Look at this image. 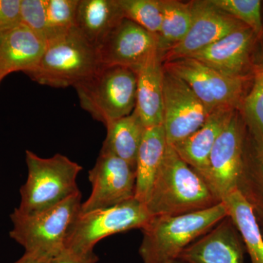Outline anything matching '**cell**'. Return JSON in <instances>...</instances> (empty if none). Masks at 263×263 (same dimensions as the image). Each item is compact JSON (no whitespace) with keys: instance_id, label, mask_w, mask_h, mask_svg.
<instances>
[{"instance_id":"obj_34","label":"cell","mask_w":263,"mask_h":263,"mask_svg":"<svg viewBox=\"0 0 263 263\" xmlns=\"http://www.w3.org/2000/svg\"><path fill=\"white\" fill-rule=\"evenodd\" d=\"M170 263H184V262H181V261H179V260H176V261H174V262H171Z\"/></svg>"},{"instance_id":"obj_9","label":"cell","mask_w":263,"mask_h":263,"mask_svg":"<svg viewBox=\"0 0 263 263\" xmlns=\"http://www.w3.org/2000/svg\"><path fill=\"white\" fill-rule=\"evenodd\" d=\"M245 138L243 122L235 110L216 140L205 171L200 175L221 201L238 189L243 167Z\"/></svg>"},{"instance_id":"obj_33","label":"cell","mask_w":263,"mask_h":263,"mask_svg":"<svg viewBox=\"0 0 263 263\" xmlns=\"http://www.w3.org/2000/svg\"><path fill=\"white\" fill-rule=\"evenodd\" d=\"M259 228H260L261 233H262V235L263 236V220L258 221Z\"/></svg>"},{"instance_id":"obj_23","label":"cell","mask_w":263,"mask_h":263,"mask_svg":"<svg viewBox=\"0 0 263 263\" xmlns=\"http://www.w3.org/2000/svg\"><path fill=\"white\" fill-rule=\"evenodd\" d=\"M162 24L157 34L161 57L179 44L190 31L193 21L191 2L161 0Z\"/></svg>"},{"instance_id":"obj_15","label":"cell","mask_w":263,"mask_h":263,"mask_svg":"<svg viewBox=\"0 0 263 263\" xmlns=\"http://www.w3.org/2000/svg\"><path fill=\"white\" fill-rule=\"evenodd\" d=\"M255 37L253 31L245 26L188 57L201 62L223 75L247 79L246 72Z\"/></svg>"},{"instance_id":"obj_4","label":"cell","mask_w":263,"mask_h":263,"mask_svg":"<svg viewBox=\"0 0 263 263\" xmlns=\"http://www.w3.org/2000/svg\"><path fill=\"white\" fill-rule=\"evenodd\" d=\"M137 82L138 76L133 69L102 65L74 88L83 109L106 126L133 113L136 107Z\"/></svg>"},{"instance_id":"obj_22","label":"cell","mask_w":263,"mask_h":263,"mask_svg":"<svg viewBox=\"0 0 263 263\" xmlns=\"http://www.w3.org/2000/svg\"><path fill=\"white\" fill-rule=\"evenodd\" d=\"M222 201L239 232L251 263H263V236L253 208L238 189Z\"/></svg>"},{"instance_id":"obj_19","label":"cell","mask_w":263,"mask_h":263,"mask_svg":"<svg viewBox=\"0 0 263 263\" xmlns=\"http://www.w3.org/2000/svg\"><path fill=\"white\" fill-rule=\"evenodd\" d=\"M122 17L117 0H79L75 29L98 48Z\"/></svg>"},{"instance_id":"obj_6","label":"cell","mask_w":263,"mask_h":263,"mask_svg":"<svg viewBox=\"0 0 263 263\" xmlns=\"http://www.w3.org/2000/svg\"><path fill=\"white\" fill-rule=\"evenodd\" d=\"M81 197L78 192L54 206L34 214H23L15 209L10 214V238L25 252L53 257L64 248L69 228L81 212Z\"/></svg>"},{"instance_id":"obj_7","label":"cell","mask_w":263,"mask_h":263,"mask_svg":"<svg viewBox=\"0 0 263 263\" xmlns=\"http://www.w3.org/2000/svg\"><path fill=\"white\" fill-rule=\"evenodd\" d=\"M146 204L136 198L106 209L79 213L69 228L64 248L93 252L100 240L133 229H143L152 218Z\"/></svg>"},{"instance_id":"obj_30","label":"cell","mask_w":263,"mask_h":263,"mask_svg":"<svg viewBox=\"0 0 263 263\" xmlns=\"http://www.w3.org/2000/svg\"><path fill=\"white\" fill-rule=\"evenodd\" d=\"M21 0H0V32L21 24Z\"/></svg>"},{"instance_id":"obj_13","label":"cell","mask_w":263,"mask_h":263,"mask_svg":"<svg viewBox=\"0 0 263 263\" xmlns=\"http://www.w3.org/2000/svg\"><path fill=\"white\" fill-rule=\"evenodd\" d=\"M103 65H119L137 72L156 53L157 35L128 19L122 18L98 48Z\"/></svg>"},{"instance_id":"obj_21","label":"cell","mask_w":263,"mask_h":263,"mask_svg":"<svg viewBox=\"0 0 263 263\" xmlns=\"http://www.w3.org/2000/svg\"><path fill=\"white\" fill-rule=\"evenodd\" d=\"M107 136L100 154L119 157L136 167L146 128L135 110L105 126Z\"/></svg>"},{"instance_id":"obj_18","label":"cell","mask_w":263,"mask_h":263,"mask_svg":"<svg viewBox=\"0 0 263 263\" xmlns=\"http://www.w3.org/2000/svg\"><path fill=\"white\" fill-rule=\"evenodd\" d=\"M235 110L220 109L210 114L205 123L186 139L171 146L186 163L200 175L206 167L216 140L228 125Z\"/></svg>"},{"instance_id":"obj_2","label":"cell","mask_w":263,"mask_h":263,"mask_svg":"<svg viewBox=\"0 0 263 263\" xmlns=\"http://www.w3.org/2000/svg\"><path fill=\"white\" fill-rule=\"evenodd\" d=\"M228 216L224 202L210 209L176 216H153L143 227L139 254L143 263L177 260L186 247Z\"/></svg>"},{"instance_id":"obj_16","label":"cell","mask_w":263,"mask_h":263,"mask_svg":"<svg viewBox=\"0 0 263 263\" xmlns=\"http://www.w3.org/2000/svg\"><path fill=\"white\" fill-rule=\"evenodd\" d=\"M46 46L43 38L22 24L0 32V80L12 72L32 70Z\"/></svg>"},{"instance_id":"obj_32","label":"cell","mask_w":263,"mask_h":263,"mask_svg":"<svg viewBox=\"0 0 263 263\" xmlns=\"http://www.w3.org/2000/svg\"><path fill=\"white\" fill-rule=\"evenodd\" d=\"M52 257L32 252H25L24 255L14 263H50Z\"/></svg>"},{"instance_id":"obj_28","label":"cell","mask_w":263,"mask_h":263,"mask_svg":"<svg viewBox=\"0 0 263 263\" xmlns=\"http://www.w3.org/2000/svg\"><path fill=\"white\" fill-rule=\"evenodd\" d=\"M214 6L240 21L256 36L262 33L261 2L259 0H210Z\"/></svg>"},{"instance_id":"obj_12","label":"cell","mask_w":263,"mask_h":263,"mask_svg":"<svg viewBox=\"0 0 263 263\" xmlns=\"http://www.w3.org/2000/svg\"><path fill=\"white\" fill-rule=\"evenodd\" d=\"M193 21L184 39L162 57V63L191 56L245 24L216 8L210 0L192 1Z\"/></svg>"},{"instance_id":"obj_10","label":"cell","mask_w":263,"mask_h":263,"mask_svg":"<svg viewBox=\"0 0 263 263\" xmlns=\"http://www.w3.org/2000/svg\"><path fill=\"white\" fill-rule=\"evenodd\" d=\"M210 114L184 81L164 70L162 126L167 144L172 146L191 136Z\"/></svg>"},{"instance_id":"obj_31","label":"cell","mask_w":263,"mask_h":263,"mask_svg":"<svg viewBox=\"0 0 263 263\" xmlns=\"http://www.w3.org/2000/svg\"><path fill=\"white\" fill-rule=\"evenodd\" d=\"M98 257L93 252L80 253L63 248L53 256L50 263H97Z\"/></svg>"},{"instance_id":"obj_14","label":"cell","mask_w":263,"mask_h":263,"mask_svg":"<svg viewBox=\"0 0 263 263\" xmlns=\"http://www.w3.org/2000/svg\"><path fill=\"white\" fill-rule=\"evenodd\" d=\"M245 246L229 216L180 254L184 263H245Z\"/></svg>"},{"instance_id":"obj_26","label":"cell","mask_w":263,"mask_h":263,"mask_svg":"<svg viewBox=\"0 0 263 263\" xmlns=\"http://www.w3.org/2000/svg\"><path fill=\"white\" fill-rule=\"evenodd\" d=\"M240 107L253 138L254 146L263 147V69L256 72L253 86L243 98Z\"/></svg>"},{"instance_id":"obj_25","label":"cell","mask_w":263,"mask_h":263,"mask_svg":"<svg viewBox=\"0 0 263 263\" xmlns=\"http://www.w3.org/2000/svg\"><path fill=\"white\" fill-rule=\"evenodd\" d=\"M122 18L128 19L156 35L162 24L161 0H117Z\"/></svg>"},{"instance_id":"obj_24","label":"cell","mask_w":263,"mask_h":263,"mask_svg":"<svg viewBox=\"0 0 263 263\" xmlns=\"http://www.w3.org/2000/svg\"><path fill=\"white\" fill-rule=\"evenodd\" d=\"M254 146L252 156L243 154L238 189L252 208L257 221L263 220V147Z\"/></svg>"},{"instance_id":"obj_5","label":"cell","mask_w":263,"mask_h":263,"mask_svg":"<svg viewBox=\"0 0 263 263\" xmlns=\"http://www.w3.org/2000/svg\"><path fill=\"white\" fill-rule=\"evenodd\" d=\"M102 65L98 48L74 28L46 43L37 65L27 75L41 84L67 87L87 79Z\"/></svg>"},{"instance_id":"obj_29","label":"cell","mask_w":263,"mask_h":263,"mask_svg":"<svg viewBox=\"0 0 263 263\" xmlns=\"http://www.w3.org/2000/svg\"><path fill=\"white\" fill-rule=\"evenodd\" d=\"M21 24L43 38L47 37V16L45 0H21Z\"/></svg>"},{"instance_id":"obj_11","label":"cell","mask_w":263,"mask_h":263,"mask_svg":"<svg viewBox=\"0 0 263 263\" xmlns=\"http://www.w3.org/2000/svg\"><path fill=\"white\" fill-rule=\"evenodd\" d=\"M91 192L82 202L80 213L106 209L135 198L136 167L126 161L100 154L89 172Z\"/></svg>"},{"instance_id":"obj_27","label":"cell","mask_w":263,"mask_h":263,"mask_svg":"<svg viewBox=\"0 0 263 263\" xmlns=\"http://www.w3.org/2000/svg\"><path fill=\"white\" fill-rule=\"evenodd\" d=\"M79 0H45L47 16L46 43L75 28Z\"/></svg>"},{"instance_id":"obj_20","label":"cell","mask_w":263,"mask_h":263,"mask_svg":"<svg viewBox=\"0 0 263 263\" xmlns=\"http://www.w3.org/2000/svg\"><path fill=\"white\" fill-rule=\"evenodd\" d=\"M167 146L163 126L146 128L137 157L135 198L146 204Z\"/></svg>"},{"instance_id":"obj_35","label":"cell","mask_w":263,"mask_h":263,"mask_svg":"<svg viewBox=\"0 0 263 263\" xmlns=\"http://www.w3.org/2000/svg\"><path fill=\"white\" fill-rule=\"evenodd\" d=\"M1 81H2V80H0V82H1Z\"/></svg>"},{"instance_id":"obj_1","label":"cell","mask_w":263,"mask_h":263,"mask_svg":"<svg viewBox=\"0 0 263 263\" xmlns=\"http://www.w3.org/2000/svg\"><path fill=\"white\" fill-rule=\"evenodd\" d=\"M221 202L201 176L167 144L146 202L151 215L190 214L210 209Z\"/></svg>"},{"instance_id":"obj_3","label":"cell","mask_w":263,"mask_h":263,"mask_svg":"<svg viewBox=\"0 0 263 263\" xmlns=\"http://www.w3.org/2000/svg\"><path fill=\"white\" fill-rule=\"evenodd\" d=\"M26 163L27 178L20 189L19 212H42L80 191L76 181L83 167L66 156L43 158L27 150Z\"/></svg>"},{"instance_id":"obj_8","label":"cell","mask_w":263,"mask_h":263,"mask_svg":"<svg viewBox=\"0 0 263 263\" xmlns=\"http://www.w3.org/2000/svg\"><path fill=\"white\" fill-rule=\"evenodd\" d=\"M162 64L164 70L190 86L210 113L220 109L237 110L241 105L247 79L223 75L192 57Z\"/></svg>"},{"instance_id":"obj_17","label":"cell","mask_w":263,"mask_h":263,"mask_svg":"<svg viewBox=\"0 0 263 263\" xmlns=\"http://www.w3.org/2000/svg\"><path fill=\"white\" fill-rule=\"evenodd\" d=\"M138 82L136 107L145 127L163 124V64L160 53H156L137 71Z\"/></svg>"}]
</instances>
